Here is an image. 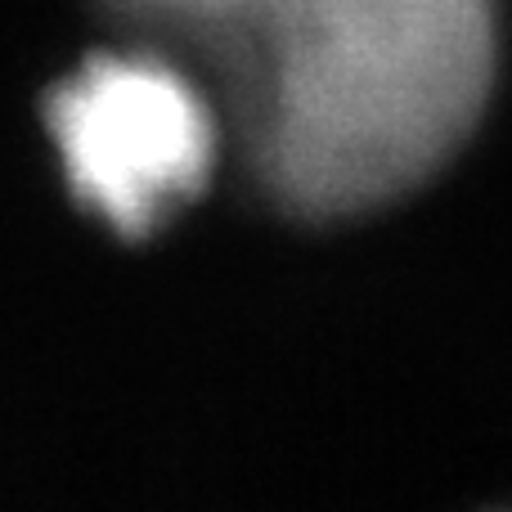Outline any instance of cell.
Here are the masks:
<instances>
[{
  "instance_id": "cell-1",
  "label": "cell",
  "mask_w": 512,
  "mask_h": 512,
  "mask_svg": "<svg viewBox=\"0 0 512 512\" xmlns=\"http://www.w3.org/2000/svg\"><path fill=\"white\" fill-rule=\"evenodd\" d=\"M207 77L256 185L333 221L423 185L495 81V0H104Z\"/></svg>"
},
{
  "instance_id": "cell-2",
  "label": "cell",
  "mask_w": 512,
  "mask_h": 512,
  "mask_svg": "<svg viewBox=\"0 0 512 512\" xmlns=\"http://www.w3.org/2000/svg\"><path fill=\"white\" fill-rule=\"evenodd\" d=\"M68 185L117 234L144 239L207 185L221 108L167 54H95L45 104Z\"/></svg>"
}]
</instances>
